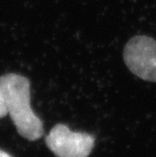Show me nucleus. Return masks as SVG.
I'll list each match as a JSON object with an SVG mask.
<instances>
[{"label": "nucleus", "mask_w": 156, "mask_h": 157, "mask_svg": "<svg viewBox=\"0 0 156 157\" xmlns=\"http://www.w3.org/2000/svg\"><path fill=\"white\" fill-rule=\"evenodd\" d=\"M0 157H12L10 154H9L7 151L0 150Z\"/></svg>", "instance_id": "5"}, {"label": "nucleus", "mask_w": 156, "mask_h": 157, "mask_svg": "<svg viewBox=\"0 0 156 157\" xmlns=\"http://www.w3.org/2000/svg\"><path fill=\"white\" fill-rule=\"evenodd\" d=\"M7 115H8V112H7V108L5 105V102H4V99H3L1 92H0V119L4 118Z\"/></svg>", "instance_id": "4"}, {"label": "nucleus", "mask_w": 156, "mask_h": 157, "mask_svg": "<svg viewBox=\"0 0 156 157\" xmlns=\"http://www.w3.org/2000/svg\"><path fill=\"white\" fill-rule=\"evenodd\" d=\"M0 92L8 115L23 137L35 141L44 136V124L30 105L29 80L17 74L4 75L0 76Z\"/></svg>", "instance_id": "1"}, {"label": "nucleus", "mask_w": 156, "mask_h": 157, "mask_svg": "<svg viewBox=\"0 0 156 157\" xmlns=\"http://www.w3.org/2000/svg\"><path fill=\"white\" fill-rule=\"evenodd\" d=\"M45 143L56 157H89L95 137L87 133L73 132L63 124H55L45 137Z\"/></svg>", "instance_id": "3"}, {"label": "nucleus", "mask_w": 156, "mask_h": 157, "mask_svg": "<svg viewBox=\"0 0 156 157\" xmlns=\"http://www.w3.org/2000/svg\"><path fill=\"white\" fill-rule=\"evenodd\" d=\"M126 66L139 78L156 82V40L139 35L128 40L123 50Z\"/></svg>", "instance_id": "2"}]
</instances>
